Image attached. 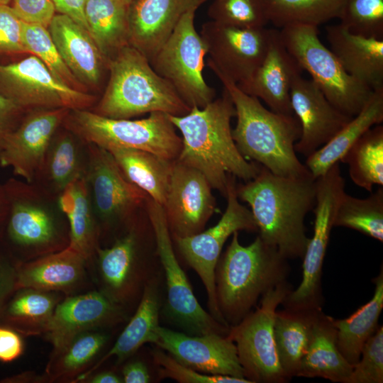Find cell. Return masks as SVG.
Segmentation results:
<instances>
[{"instance_id":"obj_1","label":"cell","mask_w":383,"mask_h":383,"mask_svg":"<svg viewBox=\"0 0 383 383\" xmlns=\"http://www.w3.org/2000/svg\"><path fill=\"white\" fill-rule=\"evenodd\" d=\"M238 199L246 202L259 237L287 260L303 257L309 241L304 219L316 203L312 175L284 177L260 165L256 176L236 185Z\"/></svg>"},{"instance_id":"obj_2","label":"cell","mask_w":383,"mask_h":383,"mask_svg":"<svg viewBox=\"0 0 383 383\" xmlns=\"http://www.w3.org/2000/svg\"><path fill=\"white\" fill-rule=\"evenodd\" d=\"M234 116L235 108L226 90L203 108L192 107L183 116L169 115L182 134V146L176 160L199 171L224 196L229 175L248 182L260 167L238 151L231 126Z\"/></svg>"},{"instance_id":"obj_3","label":"cell","mask_w":383,"mask_h":383,"mask_svg":"<svg viewBox=\"0 0 383 383\" xmlns=\"http://www.w3.org/2000/svg\"><path fill=\"white\" fill-rule=\"evenodd\" d=\"M209 67L221 82L233 104L237 120L232 135L243 157L277 175L310 174L294 150L301 135L295 116L267 109L260 100L243 91L216 67Z\"/></svg>"},{"instance_id":"obj_4","label":"cell","mask_w":383,"mask_h":383,"mask_svg":"<svg viewBox=\"0 0 383 383\" xmlns=\"http://www.w3.org/2000/svg\"><path fill=\"white\" fill-rule=\"evenodd\" d=\"M287 260L259 235L243 246L238 232L232 235L215 270L218 307L230 327L249 313L266 292L286 281L289 270Z\"/></svg>"},{"instance_id":"obj_5","label":"cell","mask_w":383,"mask_h":383,"mask_svg":"<svg viewBox=\"0 0 383 383\" xmlns=\"http://www.w3.org/2000/svg\"><path fill=\"white\" fill-rule=\"evenodd\" d=\"M109 77L94 113L111 118L132 117L159 111L183 116L191 108L173 86L159 75L148 59L128 44L109 60Z\"/></svg>"},{"instance_id":"obj_6","label":"cell","mask_w":383,"mask_h":383,"mask_svg":"<svg viewBox=\"0 0 383 383\" xmlns=\"http://www.w3.org/2000/svg\"><path fill=\"white\" fill-rule=\"evenodd\" d=\"M4 187L9 202L8 238L26 261L68 246V223L57 196L24 180L11 179Z\"/></svg>"},{"instance_id":"obj_7","label":"cell","mask_w":383,"mask_h":383,"mask_svg":"<svg viewBox=\"0 0 383 383\" xmlns=\"http://www.w3.org/2000/svg\"><path fill=\"white\" fill-rule=\"evenodd\" d=\"M63 125L86 144L106 150L114 148L147 151L176 160L182 139L169 114L152 112L147 118L131 120L107 118L87 109L70 110Z\"/></svg>"},{"instance_id":"obj_8","label":"cell","mask_w":383,"mask_h":383,"mask_svg":"<svg viewBox=\"0 0 383 383\" xmlns=\"http://www.w3.org/2000/svg\"><path fill=\"white\" fill-rule=\"evenodd\" d=\"M279 35L290 55L336 109L351 117L361 111L374 90L345 71L321 40L318 26L292 24L281 28Z\"/></svg>"},{"instance_id":"obj_9","label":"cell","mask_w":383,"mask_h":383,"mask_svg":"<svg viewBox=\"0 0 383 383\" xmlns=\"http://www.w3.org/2000/svg\"><path fill=\"white\" fill-rule=\"evenodd\" d=\"M198 7L187 10L174 30L150 61L190 107L203 108L215 99L216 90L204 76L206 45L194 26Z\"/></svg>"},{"instance_id":"obj_10","label":"cell","mask_w":383,"mask_h":383,"mask_svg":"<svg viewBox=\"0 0 383 383\" xmlns=\"http://www.w3.org/2000/svg\"><path fill=\"white\" fill-rule=\"evenodd\" d=\"M283 282L262 296L256 310L230 327L228 335L234 342L245 378L252 383H282L289 379L281 367L274 340L277 309L291 291Z\"/></svg>"},{"instance_id":"obj_11","label":"cell","mask_w":383,"mask_h":383,"mask_svg":"<svg viewBox=\"0 0 383 383\" xmlns=\"http://www.w3.org/2000/svg\"><path fill=\"white\" fill-rule=\"evenodd\" d=\"M340 162L316 179L313 233L303 258L302 280L285 297V308L306 309L321 307L322 268L336 212L345 191Z\"/></svg>"},{"instance_id":"obj_12","label":"cell","mask_w":383,"mask_h":383,"mask_svg":"<svg viewBox=\"0 0 383 383\" xmlns=\"http://www.w3.org/2000/svg\"><path fill=\"white\" fill-rule=\"evenodd\" d=\"M145 205L155 240L157 254L165 272L167 308L170 318L192 335H227L230 327L216 321L202 308L196 298L187 277L174 254L162 206L149 196Z\"/></svg>"},{"instance_id":"obj_13","label":"cell","mask_w":383,"mask_h":383,"mask_svg":"<svg viewBox=\"0 0 383 383\" xmlns=\"http://www.w3.org/2000/svg\"><path fill=\"white\" fill-rule=\"evenodd\" d=\"M235 177L229 175L227 206L218 223L210 228L184 238H173L187 264L200 277L207 294L210 314L221 324L230 327L218 309L215 289V270L223 245L235 232L257 231L250 209L239 202Z\"/></svg>"},{"instance_id":"obj_14","label":"cell","mask_w":383,"mask_h":383,"mask_svg":"<svg viewBox=\"0 0 383 383\" xmlns=\"http://www.w3.org/2000/svg\"><path fill=\"white\" fill-rule=\"evenodd\" d=\"M0 93L26 111L87 109L96 101L94 95L59 82L33 55L18 62L0 64Z\"/></svg>"},{"instance_id":"obj_15","label":"cell","mask_w":383,"mask_h":383,"mask_svg":"<svg viewBox=\"0 0 383 383\" xmlns=\"http://www.w3.org/2000/svg\"><path fill=\"white\" fill-rule=\"evenodd\" d=\"M272 29L246 28L210 20L202 24L200 35L209 58L208 65L241 85L248 82L262 61Z\"/></svg>"},{"instance_id":"obj_16","label":"cell","mask_w":383,"mask_h":383,"mask_svg":"<svg viewBox=\"0 0 383 383\" xmlns=\"http://www.w3.org/2000/svg\"><path fill=\"white\" fill-rule=\"evenodd\" d=\"M87 149L84 177L96 216L108 226L128 221L148 196L128 180L110 152L94 144Z\"/></svg>"},{"instance_id":"obj_17","label":"cell","mask_w":383,"mask_h":383,"mask_svg":"<svg viewBox=\"0 0 383 383\" xmlns=\"http://www.w3.org/2000/svg\"><path fill=\"white\" fill-rule=\"evenodd\" d=\"M212 189L199 171L172 162L170 187L162 206L172 238L204 231L216 210Z\"/></svg>"},{"instance_id":"obj_18","label":"cell","mask_w":383,"mask_h":383,"mask_svg":"<svg viewBox=\"0 0 383 383\" xmlns=\"http://www.w3.org/2000/svg\"><path fill=\"white\" fill-rule=\"evenodd\" d=\"M70 110H30L18 127L5 139L0 152V166L10 167L15 175L35 182L48 145Z\"/></svg>"},{"instance_id":"obj_19","label":"cell","mask_w":383,"mask_h":383,"mask_svg":"<svg viewBox=\"0 0 383 383\" xmlns=\"http://www.w3.org/2000/svg\"><path fill=\"white\" fill-rule=\"evenodd\" d=\"M138 237L132 227L111 247L99 246L95 254L101 291L122 307L140 300L145 284L156 277L139 253Z\"/></svg>"},{"instance_id":"obj_20","label":"cell","mask_w":383,"mask_h":383,"mask_svg":"<svg viewBox=\"0 0 383 383\" xmlns=\"http://www.w3.org/2000/svg\"><path fill=\"white\" fill-rule=\"evenodd\" d=\"M154 344L199 372L245 378L236 346L228 334L189 335L160 326Z\"/></svg>"},{"instance_id":"obj_21","label":"cell","mask_w":383,"mask_h":383,"mask_svg":"<svg viewBox=\"0 0 383 383\" xmlns=\"http://www.w3.org/2000/svg\"><path fill=\"white\" fill-rule=\"evenodd\" d=\"M290 103L301 128L294 150L306 157L327 143L353 118L336 109L318 87L301 74L293 80Z\"/></svg>"},{"instance_id":"obj_22","label":"cell","mask_w":383,"mask_h":383,"mask_svg":"<svg viewBox=\"0 0 383 383\" xmlns=\"http://www.w3.org/2000/svg\"><path fill=\"white\" fill-rule=\"evenodd\" d=\"M125 318L123 307L101 290L67 296L57 304L44 336L54 351L81 333L112 326Z\"/></svg>"},{"instance_id":"obj_23","label":"cell","mask_w":383,"mask_h":383,"mask_svg":"<svg viewBox=\"0 0 383 383\" xmlns=\"http://www.w3.org/2000/svg\"><path fill=\"white\" fill-rule=\"evenodd\" d=\"M207 0H132L128 5L129 44L149 61L170 37L182 15Z\"/></svg>"},{"instance_id":"obj_24","label":"cell","mask_w":383,"mask_h":383,"mask_svg":"<svg viewBox=\"0 0 383 383\" xmlns=\"http://www.w3.org/2000/svg\"><path fill=\"white\" fill-rule=\"evenodd\" d=\"M302 71L283 44L279 31L272 29L260 65L248 82L237 86L245 93L264 101L271 111L294 115L290 91L293 80Z\"/></svg>"},{"instance_id":"obj_25","label":"cell","mask_w":383,"mask_h":383,"mask_svg":"<svg viewBox=\"0 0 383 383\" xmlns=\"http://www.w3.org/2000/svg\"><path fill=\"white\" fill-rule=\"evenodd\" d=\"M63 61L84 86L97 87L108 60L87 29L70 17L55 14L48 27Z\"/></svg>"},{"instance_id":"obj_26","label":"cell","mask_w":383,"mask_h":383,"mask_svg":"<svg viewBox=\"0 0 383 383\" xmlns=\"http://www.w3.org/2000/svg\"><path fill=\"white\" fill-rule=\"evenodd\" d=\"M87 260L69 245L59 251L17 262V289L32 288L71 294L84 282Z\"/></svg>"},{"instance_id":"obj_27","label":"cell","mask_w":383,"mask_h":383,"mask_svg":"<svg viewBox=\"0 0 383 383\" xmlns=\"http://www.w3.org/2000/svg\"><path fill=\"white\" fill-rule=\"evenodd\" d=\"M326 38L350 75L373 90L383 88V38L353 33L340 23L326 27Z\"/></svg>"},{"instance_id":"obj_28","label":"cell","mask_w":383,"mask_h":383,"mask_svg":"<svg viewBox=\"0 0 383 383\" xmlns=\"http://www.w3.org/2000/svg\"><path fill=\"white\" fill-rule=\"evenodd\" d=\"M58 130L33 182L57 196L72 182L85 176L87 163L86 143L67 128L64 132Z\"/></svg>"},{"instance_id":"obj_29","label":"cell","mask_w":383,"mask_h":383,"mask_svg":"<svg viewBox=\"0 0 383 383\" xmlns=\"http://www.w3.org/2000/svg\"><path fill=\"white\" fill-rule=\"evenodd\" d=\"M157 279L155 277L144 287L137 309L108 353L97 363L79 375L74 382H82L109 359L121 362L144 344L155 343L157 338L160 301Z\"/></svg>"},{"instance_id":"obj_30","label":"cell","mask_w":383,"mask_h":383,"mask_svg":"<svg viewBox=\"0 0 383 383\" xmlns=\"http://www.w3.org/2000/svg\"><path fill=\"white\" fill-rule=\"evenodd\" d=\"M333 319L322 310L318 313L296 377H321L333 382L348 383L353 365L338 348Z\"/></svg>"},{"instance_id":"obj_31","label":"cell","mask_w":383,"mask_h":383,"mask_svg":"<svg viewBox=\"0 0 383 383\" xmlns=\"http://www.w3.org/2000/svg\"><path fill=\"white\" fill-rule=\"evenodd\" d=\"M383 121V88L374 90L361 111L327 143L306 157L304 163L312 177L323 175L340 162L351 146L370 128Z\"/></svg>"},{"instance_id":"obj_32","label":"cell","mask_w":383,"mask_h":383,"mask_svg":"<svg viewBox=\"0 0 383 383\" xmlns=\"http://www.w3.org/2000/svg\"><path fill=\"white\" fill-rule=\"evenodd\" d=\"M57 202L68 223V245L89 261L99 247V226L85 177L68 184L58 195Z\"/></svg>"},{"instance_id":"obj_33","label":"cell","mask_w":383,"mask_h":383,"mask_svg":"<svg viewBox=\"0 0 383 383\" xmlns=\"http://www.w3.org/2000/svg\"><path fill=\"white\" fill-rule=\"evenodd\" d=\"M321 310V307L285 308L276 311L274 321L276 348L281 367L289 380L296 377L309 345L315 320Z\"/></svg>"},{"instance_id":"obj_34","label":"cell","mask_w":383,"mask_h":383,"mask_svg":"<svg viewBox=\"0 0 383 383\" xmlns=\"http://www.w3.org/2000/svg\"><path fill=\"white\" fill-rule=\"evenodd\" d=\"M61 300L60 292L18 289L7 303L0 324L13 328L21 335H44Z\"/></svg>"},{"instance_id":"obj_35","label":"cell","mask_w":383,"mask_h":383,"mask_svg":"<svg viewBox=\"0 0 383 383\" xmlns=\"http://www.w3.org/2000/svg\"><path fill=\"white\" fill-rule=\"evenodd\" d=\"M107 150L130 182L163 206L170 187L173 161L136 149L114 148Z\"/></svg>"},{"instance_id":"obj_36","label":"cell","mask_w":383,"mask_h":383,"mask_svg":"<svg viewBox=\"0 0 383 383\" xmlns=\"http://www.w3.org/2000/svg\"><path fill=\"white\" fill-rule=\"evenodd\" d=\"M373 282L375 288L368 302L345 318L333 319L338 348L353 365L358 361L365 343L379 326L378 320L383 309L382 267Z\"/></svg>"},{"instance_id":"obj_37","label":"cell","mask_w":383,"mask_h":383,"mask_svg":"<svg viewBox=\"0 0 383 383\" xmlns=\"http://www.w3.org/2000/svg\"><path fill=\"white\" fill-rule=\"evenodd\" d=\"M88 31L108 60L129 44L128 6L122 0H86Z\"/></svg>"},{"instance_id":"obj_38","label":"cell","mask_w":383,"mask_h":383,"mask_svg":"<svg viewBox=\"0 0 383 383\" xmlns=\"http://www.w3.org/2000/svg\"><path fill=\"white\" fill-rule=\"evenodd\" d=\"M107 339L102 333L88 331L52 351L43 375L45 380L49 382L76 380L88 370Z\"/></svg>"},{"instance_id":"obj_39","label":"cell","mask_w":383,"mask_h":383,"mask_svg":"<svg viewBox=\"0 0 383 383\" xmlns=\"http://www.w3.org/2000/svg\"><path fill=\"white\" fill-rule=\"evenodd\" d=\"M349 167V176L358 187L372 192L383 185V126L367 130L340 160Z\"/></svg>"},{"instance_id":"obj_40","label":"cell","mask_w":383,"mask_h":383,"mask_svg":"<svg viewBox=\"0 0 383 383\" xmlns=\"http://www.w3.org/2000/svg\"><path fill=\"white\" fill-rule=\"evenodd\" d=\"M345 0H265L269 22L284 28L292 24L318 26L341 16Z\"/></svg>"},{"instance_id":"obj_41","label":"cell","mask_w":383,"mask_h":383,"mask_svg":"<svg viewBox=\"0 0 383 383\" xmlns=\"http://www.w3.org/2000/svg\"><path fill=\"white\" fill-rule=\"evenodd\" d=\"M334 227L353 229L383 242L382 186L364 199L345 192L336 212Z\"/></svg>"},{"instance_id":"obj_42","label":"cell","mask_w":383,"mask_h":383,"mask_svg":"<svg viewBox=\"0 0 383 383\" xmlns=\"http://www.w3.org/2000/svg\"><path fill=\"white\" fill-rule=\"evenodd\" d=\"M22 38L28 53L36 56L59 82L73 89L87 92V87L63 61L47 28L22 21Z\"/></svg>"},{"instance_id":"obj_43","label":"cell","mask_w":383,"mask_h":383,"mask_svg":"<svg viewBox=\"0 0 383 383\" xmlns=\"http://www.w3.org/2000/svg\"><path fill=\"white\" fill-rule=\"evenodd\" d=\"M207 13L212 21L239 28H261L269 22L265 0H212Z\"/></svg>"},{"instance_id":"obj_44","label":"cell","mask_w":383,"mask_h":383,"mask_svg":"<svg viewBox=\"0 0 383 383\" xmlns=\"http://www.w3.org/2000/svg\"><path fill=\"white\" fill-rule=\"evenodd\" d=\"M339 19L353 33L383 38V0H345Z\"/></svg>"},{"instance_id":"obj_45","label":"cell","mask_w":383,"mask_h":383,"mask_svg":"<svg viewBox=\"0 0 383 383\" xmlns=\"http://www.w3.org/2000/svg\"><path fill=\"white\" fill-rule=\"evenodd\" d=\"M152 355L160 379L170 378L180 383H252L246 378L199 372L179 363L160 348L152 350Z\"/></svg>"},{"instance_id":"obj_46","label":"cell","mask_w":383,"mask_h":383,"mask_svg":"<svg viewBox=\"0 0 383 383\" xmlns=\"http://www.w3.org/2000/svg\"><path fill=\"white\" fill-rule=\"evenodd\" d=\"M383 382V327L365 343L358 361L353 365L348 383Z\"/></svg>"},{"instance_id":"obj_47","label":"cell","mask_w":383,"mask_h":383,"mask_svg":"<svg viewBox=\"0 0 383 383\" xmlns=\"http://www.w3.org/2000/svg\"><path fill=\"white\" fill-rule=\"evenodd\" d=\"M28 53L22 38V21L12 7L0 4V55Z\"/></svg>"},{"instance_id":"obj_48","label":"cell","mask_w":383,"mask_h":383,"mask_svg":"<svg viewBox=\"0 0 383 383\" xmlns=\"http://www.w3.org/2000/svg\"><path fill=\"white\" fill-rule=\"evenodd\" d=\"M12 9L23 22L47 28L56 11L52 0H13Z\"/></svg>"},{"instance_id":"obj_49","label":"cell","mask_w":383,"mask_h":383,"mask_svg":"<svg viewBox=\"0 0 383 383\" xmlns=\"http://www.w3.org/2000/svg\"><path fill=\"white\" fill-rule=\"evenodd\" d=\"M26 111L12 99L0 93V152L6 138L18 127Z\"/></svg>"},{"instance_id":"obj_50","label":"cell","mask_w":383,"mask_h":383,"mask_svg":"<svg viewBox=\"0 0 383 383\" xmlns=\"http://www.w3.org/2000/svg\"><path fill=\"white\" fill-rule=\"evenodd\" d=\"M17 289V262L0 252V318Z\"/></svg>"},{"instance_id":"obj_51","label":"cell","mask_w":383,"mask_h":383,"mask_svg":"<svg viewBox=\"0 0 383 383\" xmlns=\"http://www.w3.org/2000/svg\"><path fill=\"white\" fill-rule=\"evenodd\" d=\"M23 350L22 335L13 328L0 324V362H13L23 354Z\"/></svg>"},{"instance_id":"obj_52","label":"cell","mask_w":383,"mask_h":383,"mask_svg":"<svg viewBox=\"0 0 383 383\" xmlns=\"http://www.w3.org/2000/svg\"><path fill=\"white\" fill-rule=\"evenodd\" d=\"M55 10L66 15L88 30L84 15L86 0H52ZM89 32V31H88Z\"/></svg>"},{"instance_id":"obj_53","label":"cell","mask_w":383,"mask_h":383,"mask_svg":"<svg viewBox=\"0 0 383 383\" xmlns=\"http://www.w3.org/2000/svg\"><path fill=\"white\" fill-rule=\"evenodd\" d=\"M122 380L125 383H148L150 381L147 366L141 361L126 364L122 370Z\"/></svg>"},{"instance_id":"obj_54","label":"cell","mask_w":383,"mask_h":383,"mask_svg":"<svg viewBox=\"0 0 383 383\" xmlns=\"http://www.w3.org/2000/svg\"><path fill=\"white\" fill-rule=\"evenodd\" d=\"M89 383H121L122 379L111 371H104L96 374H91L82 382Z\"/></svg>"},{"instance_id":"obj_55","label":"cell","mask_w":383,"mask_h":383,"mask_svg":"<svg viewBox=\"0 0 383 383\" xmlns=\"http://www.w3.org/2000/svg\"><path fill=\"white\" fill-rule=\"evenodd\" d=\"M38 380H40L41 382H43L45 380L44 376L38 377L31 372H25V373H22V374H17L15 376H11L10 377H7L3 379V381L1 382H7V383L30 382H39Z\"/></svg>"},{"instance_id":"obj_56","label":"cell","mask_w":383,"mask_h":383,"mask_svg":"<svg viewBox=\"0 0 383 383\" xmlns=\"http://www.w3.org/2000/svg\"><path fill=\"white\" fill-rule=\"evenodd\" d=\"M9 202L4 184H0V227L7 219Z\"/></svg>"},{"instance_id":"obj_57","label":"cell","mask_w":383,"mask_h":383,"mask_svg":"<svg viewBox=\"0 0 383 383\" xmlns=\"http://www.w3.org/2000/svg\"><path fill=\"white\" fill-rule=\"evenodd\" d=\"M11 0H0V4L8 5Z\"/></svg>"},{"instance_id":"obj_58","label":"cell","mask_w":383,"mask_h":383,"mask_svg":"<svg viewBox=\"0 0 383 383\" xmlns=\"http://www.w3.org/2000/svg\"><path fill=\"white\" fill-rule=\"evenodd\" d=\"M127 6L131 2L132 0H122Z\"/></svg>"}]
</instances>
